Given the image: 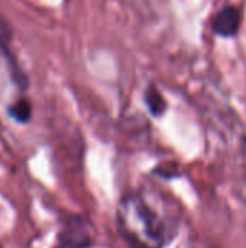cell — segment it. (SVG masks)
Returning a JSON list of instances; mask_svg holds the SVG:
<instances>
[{"label":"cell","mask_w":246,"mask_h":248,"mask_svg":"<svg viewBox=\"0 0 246 248\" xmlns=\"http://www.w3.org/2000/svg\"><path fill=\"white\" fill-rule=\"evenodd\" d=\"M178 205L154 189L128 193L117 206V231L132 248H164L178 234Z\"/></svg>","instance_id":"6da1fadb"},{"label":"cell","mask_w":246,"mask_h":248,"mask_svg":"<svg viewBox=\"0 0 246 248\" xmlns=\"http://www.w3.org/2000/svg\"><path fill=\"white\" fill-rule=\"evenodd\" d=\"M62 248H88L93 244L91 225L86 217L71 215L67 218L59 234Z\"/></svg>","instance_id":"7a4b0ae2"},{"label":"cell","mask_w":246,"mask_h":248,"mask_svg":"<svg viewBox=\"0 0 246 248\" xmlns=\"http://www.w3.org/2000/svg\"><path fill=\"white\" fill-rule=\"evenodd\" d=\"M241 25V13L236 7H225L222 9L213 20V29L222 36H233L236 35Z\"/></svg>","instance_id":"3957f363"},{"label":"cell","mask_w":246,"mask_h":248,"mask_svg":"<svg viewBox=\"0 0 246 248\" xmlns=\"http://www.w3.org/2000/svg\"><path fill=\"white\" fill-rule=\"evenodd\" d=\"M12 38H13V31H12V26H10V22L6 20L4 17H0V51L6 55V58L9 60L10 62V71H12V76L14 74H19L20 73V68L16 65V62L13 61L12 55H10V42H12Z\"/></svg>","instance_id":"277c9868"},{"label":"cell","mask_w":246,"mask_h":248,"mask_svg":"<svg viewBox=\"0 0 246 248\" xmlns=\"http://www.w3.org/2000/svg\"><path fill=\"white\" fill-rule=\"evenodd\" d=\"M9 115L12 119H14L19 124H26L29 122L30 116H32V106L29 103V100L26 99H19L16 100L10 108H9Z\"/></svg>","instance_id":"5b68a950"},{"label":"cell","mask_w":246,"mask_h":248,"mask_svg":"<svg viewBox=\"0 0 246 248\" xmlns=\"http://www.w3.org/2000/svg\"><path fill=\"white\" fill-rule=\"evenodd\" d=\"M145 102H146L151 113H154L155 116H159V115L164 113V110H165V100L162 99V96L159 94V92L155 87H149L146 90Z\"/></svg>","instance_id":"8992f818"}]
</instances>
